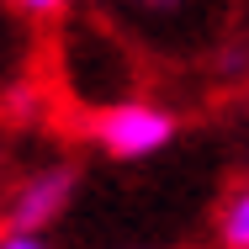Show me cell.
<instances>
[{
  "label": "cell",
  "instance_id": "1",
  "mask_svg": "<svg viewBox=\"0 0 249 249\" xmlns=\"http://www.w3.org/2000/svg\"><path fill=\"white\" fill-rule=\"evenodd\" d=\"M170 138H175V117L149 106V101H117L111 111H101V122H96V143L111 159H149Z\"/></svg>",
  "mask_w": 249,
  "mask_h": 249
},
{
  "label": "cell",
  "instance_id": "2",
  "mask_svg": "<svg viewBox=\"0 0 249 249\" xmlns=\"http://www.w3.org/2000/svg\"><path fill=\"white\" fill-rule=\"evenodd\" d=\"M69 170H43V175H32L21 191H16V201H11V223L16 228H43L48 217H58L64 212V201H69Z\"/></svg>",
  "mask_w": 249,
  "mask_h": 249
},
{
  "label": "cell",
  "instance_id": "3",
  "mask_svg": "<svg viewBox=\"0 0 249 249\" xmlns=\"http://www.w3.org/2000/svg\"><path fill=\"white\" fill-rule=\"evenodd\" d=\"M217 239L228 249H249V186H239L233 196L223 201V217H217Z\"/></svg>",
  "mask_w": 249,
  "mask_h": 249
},
{
  "label": "cell",
  "instance_id": "4",
  "mask_svg": "<svg viewBox=\"0 0 249 249\" xmlns=\"http://www.w3.org/2000/svg\"><path fill=\"white\" fill-rule=\"evenodd\" d=\"M0 249H48L43 244V233H32V228H16V233H5Z\"/></svg>",
  "mask_w": 249,
  "mask_h": 249
},
{
  "label": "cell",
  "instance_id": "5",
  "mask_svg": "<svg viewBox=\"0 0 249 249\" xmlns=\"http://www.w3.org/2000/svg\"><path fill=\"white\" fill-rule=\"evenodd\" d=\"M27 16H53V11H64V0H16Z\"/></svg>",
  "mask_w": 249,
  "mask_h": 249
},
{
  "label": "cell",
  "instance_id": "6",
  "mask_svg": "<svg viewBox=\"0 0 249 249\" xmlns=\"http://www.w3.org/2000/svg\"><path fill=\"white\" fill-rule=\"evenodd\" d=\"M143 5H170V0H143Z\"/></svg>",
  "mask_w": 249,
  "mask_h": 249
}]
</instances>
